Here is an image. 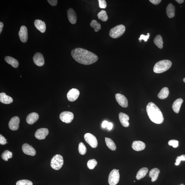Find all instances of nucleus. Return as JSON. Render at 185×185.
Masks as SVG:
<instances>
[{"mask_svg":"<svg viewBox=\"0 0 185 185\" xmlns=\"http://www.w3.org/2000/svg\"><path fill=\"white\" fill-rule=\"evenodd\" d=\"M71 54L76 62L85 65L94 64L98 60V57L96 54L81 48L73 49Z\"/></svg>","mask_w":185,"mask_h":185,"instance_id":"obj_1","label":"nucleus"},{"mask_svg":"<svg viewBox=\"0 0 185 185\" xmlns=\"http://www.w3.org/2000/svg\"><path fill=\"white\" fill-rule=\"evenodd\" d=\"M146 112L150 119L154 123L160 124L163 123V114L159 108L153 103L150 102L148 104Z\"/></svg>","mask_w":185,"mask_h":185,"instance_id":"obj_2","label":"nucleus"},{"mask_svg":"<svg viewBox=\"0 0 185 185\" xmlns=\"http://www.w3.org/2000/svg\"><path fill=\"white\" fill-rule=\"evenodd\" d=\"M172 64L168 60H164L156 63L154 66L153 71L156 73H160L167 71L170 68Z\"/></svg>","mask_w":185,"mask_h":185,"instance_id":"obj_3","label":"nucleus"},{"mask_svg":"<svg viewBox=\"0 0 185 185\" xmlns=\"http://www.w3.org/2000/svg\"><path fill=\"white\" fill-rule=\"evenodd\" d=\"M125 30V26L120 24L112 28L109 32V36L113 39H117L123 35Z\"/></svg>","mask_w":185,"mask_h":185,"instance_id":"obj_4","label":"nucleus"},{"mask_svg":"<svg viewBox=\"0 0 185 185\" xmlns=\"http://www.w3.org/2000/svg\"><path fill=\"white\" fill-rule=\"evenodd\" d=\"M64 164V159L62 156L59 154L55 155L51 159V166L55 170H59Z\"/></svg>","mask_w":185,"mask_h":185,"instance_id":"obj_5","label":"nucleus"},{"mask_svg":"<svg viewBox=\"0 0 185 185\" xmlns=\"http://www.w3.org/2000/svg\"><path fill=\"white\" fill-rule=\"evenodd\" d=\"M119 170L114 169L110 173L108 177V182L110 185H116L118 184L120 179Z\"/></svg>","mask_w":185,"mask_h":185,"instance_id":"obj_6","label":"nucleus"},{"mask_svg":"<svg viewBox=\"0 0 185 185\" xmlns=\"http://www.w3.org/2000/svg\"><path fill=\"white\" fill-rule=\"evenodd\" d=\"M85 140L88 144L93 148H96L98 146L97 139L94 135L90 133H87L85 135Z\"/></svg>","mask_w":185,"mask_h":185,"instance_id":"obj_7","label":"nucleus"},{"mask_svg":"<svg viewBox=\"0 0 185 185\" xmlns=\"http://www.w3.org/2000/svg\"><path fill=\"white\" fill-rule=\"evenodd\" d=\"M60 119L64 123H71L74 118L73 113L70 112H64L60 114Z\"/></svg>","mask_w":185,"mask_h":185,"instance_id":"obj_8","label":"nucleus"},{"mask_svg":"<svg viewBox=\"0 0 185 185\" xmlns=\"http://www.w3.org/2000/svg\"><path fill=\"white\" fill-rule=\"evenodd\" d=\"M115 98L118 103L122 107L126 108L128 106V100L124 95L117 93L115 95Z\"/></svg>","mask_w":185,"mask_h":185,"instance_id":"obj_9","label":"nucleus"},{"mask_svg":"<svg viewBox=\"0 0 185 185\" xmlns=\"http://www.w3.org/2000/svg\"><path fill=\"white\" fill-rule=\"evenodd\" d=\"M80 94V91L78 89H72L68 91L67 98L70 102H74L77 100Z\"/></svg>","mask_w":185,"mask_h":185,"instance_id":"obj_10","label":"nucleus"},{"mask_svg":"<svg viewBox=\"0 0 185 185\" xmlns=\"http://www.w3.org/2000/svg\"><path fill=\"white\" fill-rule=\"evenodd\" d=\"M49 130L47 128H42L38 129L36 131L35 136V138L38 140H44L46 138V136L49 134Z\"/></svg>","mask_w":185,"mask_h":185,"instance_id":"obj_11","label":"nucleus"},{"mask_svg":"<svg viewBox=\"0 0 185 185\" xmlns=\"http://www.w3.org/2000/svg\"><path fill=\"white\" fill-rule=\"evenodd\" d=\"M19 36L22 43H26L28 39V32L27 28L25 26H21L19 32Z\"/></svg>","mask_w":185,"mask_h":185,"instance_id":"obj_12","label":"nucleus"},{"mask_svg":"<svg viewBox=\"0 0 185 185\" xmlns=\"http://www.w3.org/2000/svg\"><path fill=\"white\" fill-rule=\"evenodd\" d=\"M33 59L34 64L37 66H42L45 64L44 58L41 53H36L34 55Z\"/></svg>","mask_w":185,"mask_h":185,"instance_id":"obj_13","label":"nucleus"},{"mask_svg":"<svg viewBox=\"0 0 185 185\" xmlns=\"http://www.w3.org/2000/svg\"><path fill=\"white\" fill-rule=\"evenodd\" d=\"M19 118L17 116H15L11 118L9 122V128L13 131L17 130L19 128Z\"/></svg>","mask_w":185,"mask_h":185,"instance_id":"obj_14","label":"nucleus"},{"mask_svg":"<svg viewBox=\"0 0 185 185\" xmlns=\"http://www.w3.org/2000/svg\"><path fill=\"white\" fill-rule=\"evenodd\" d=\"M22 150L23 152L26 155L34 156L36 154L35 149L32 146L27 143L23 145Z\"/></svg>","mask_w":185,"mask_h":185,"instance_id":"obj_15","label":"nucleus"},{"mask_svg":"<svg viewBox=\"0 0 185 185\" xmlns=\"http://www.w3.org/2000/svg\"><path fill=\"white\" fill-rule=\"evenodd\" d=\"M67 16L69 20L72 24H75L77 22V16L75 11L73 9L69 8L67 10Z\"/></svg>","mask_w":185,"mask_h":185,"instance_id":"obj_16","label":"nucleus"},{"mask_svg":"<svg viewBox=\"0 0 185 185\" xmlns=\"http://www.w3.org/2000/svg\"><path fill=\"white\" fill-rule=\"evenodd\" d=\"M119 117L120 121L121 122V125L123 127H128L129 125V116L127 114L121 112L119 114Z\"/></svg>","mask_w":185,"mask_h":185,"instance_id":"obj_17","label":"nucleus"},{"mask_svg":"<svg viewBox=\"0 0 185 185\" xmlns=\"http://www.w3.org/2000/svg\"><path fill=\"white\" fill-rule=\"evenodd\" d=\"M132 148L133 150L136 151H141L146 148V144L141 141H134L132 143Z\"/></svg>","mask_w":185,"mask_h":185,"instance_id":"obj_18","label":"nucleus"},{"mask_svg":"<svg viewBox=\"0 0 185 185\" xmlns=\"http://www.w3.org/2000/svg\"><path fill=\"white\" fill-rule=\"evenodd\" d=\"M39 118V115L36 112H32L28 114L26 118V121L29 125L33 124L37 121Z\"/></svg>","mask_w":185,"mask_h":185,"instance_id":"obj_19","label":"nucleus"},{"mask_svg":"<svg viewBox=\"0 0 185 185\" xmlns=\"http://www.w3.org/2000/svg\"><path fill=\"white\" fill-rule=\"evenodd\" d=\"M34 24L38 30L42 33H44L46 30V25L44 22L40 20H36Z\"/></svg>","mask_w":185,"mask_h":185,"instance_id":"obj_20","label":"nucleus"},{"mask_svg":"<svg viewBox=\"0 0 185 185\" xmlns=\"http://www.w3.org/2000/svg\"><path fill=\"white\" fill-rule=\"evenodd\" d=\"M13 101L12 98L7 95L5 93H1L0 94V102L2 103L10 104L12 103Z\"/></svg>","mask_w":185,"mask_h":185,"instance_id":"obj_21","label":"nucleus"},{"mask_svg":"<svg viewBox=\"0 0 185 185\" xmlns=\"http://www.w3.org/2000/svg\"><path fill=\"white\" fill-rule=\"evenodd\" d=\"M183 100L182 98H179L175 100L172 105V108L175 113H179L180 111L181 106L183 102Z\"/></svg>","mask_w":185,"mask_h":185,"instance_id":"obj_22","label":"nucleus"},{"mask_svg":"<svg viewBox=\"0 0 185 185\" xmlns=\"http://www.w3.org/2000/svg\"><path fill=\"white\" fill-rule=\"evenodd\" d=\"M160 170L157 168L152 169L149 173V176L152 178V182H155L158 178Z\"/></svg>","mask_w":185,"mask_h":185,"instance_id":"obj_23","label":"nucleus"},{"mask_svg":"<svg viewBox=\"0 0 185 185\" xmlns=\"http://www.w3.org/2000/svg\"><path fill=\"white\" fill-rule=\"evenodd\" d=\"M5 60L8 64L11 65L13 67L17 68L19 66V63L18 60L12 57L6 56L5 57Z\"/></svg>","mask_w":185,"mask_h":185,"instance_id":"obj_24","label":"nucleus"},{"mask_svg":"<svg viewBox=\"0 0 185 185\" xmlns=\"http://www.w3.org/2000/svg\"><path fill=\"white\" fill-rule=\"evenodd\" d=\"M175 8L172 3H169L166 8V14L170 18H173L175 16Z\"/></svg>","mask_w":185,"mask_h":185,"instance_id":"obj_25","label":"nucleus"},{"mask_svg":"<svg viewBox=\"0 0 185 185\" xmlns=\"http://www.w3.org/2000/svg\"><path fill=\"white\" fill-rule=\"evenodd\" d=\"M148 171V169L146 167L142 168L139 170L136 175V178L137 180H139L144 178L147 174Z\"/></svg>","mask_w":185,"mask_h":185,"instance_id":"obj_26","label":"nucleus"},{"mask_svg":"<svg viewBox=\"0 0 185 185\" xmlns=\"http://www.w3.org/2000/svg\"><path fill=\"white\" fill-rule=\"evenodd\" d=\"M169 91L168 88L165 87L162 89L158 94V98L162 100L167 98L168 96Z\"/></svg>","mask_w":185,"mask_h":185,"instance_id":"obj_27","label":"nucleus"},{"mask_svg":"<svg viewBox=\"0 0 185 185\" xmlns=\"http://www.w3.org/2000/svg\"><path fill=\"white\" fill-rule=\"evenodd\" d=\"M154 44L160 49H163V42L161 36L158 35L156 36L154 40Z\"/></svg>","mask_w":185,"mask_h":185,"instance_id":"obj_28","label":"nucleus"},{"mask_svg":"<svg viewBox=\"0 0 185 185\" xmlns=\"http://www.w3.org/2000/svg\"><path fill=\"white\" fill-rule=\"evenodd\" d=\"M105 139L106 144L108 148L112 150H115L116 149V146L113 141L109 138H105Z\"/></svg>","mask_w":185,"mask_h":185,"instance_id":"obj_29","label":"nucleus"},{"mask_svg":"<svg viewBox=\"0 0 185 185\" xmlns=\"http://www.w3.org/2000/svg\"><path fill=\"white\" fill-rule=\"evenodd\" d=\"M98 17L99 19L103 22H106L108 19V16L106 11L101 10L98 14Z\"/></svg>","mask_w":185,"mask_h":185,"instance_id":"obj_30","label":"nucleus"},{"mask_svg":"<svg viewBox=\"0 0 185 185\" xmlns=\"http://www.w3.org/2000/svg\"><path fill=\"white\" fill-rule=\"evenodd\" d=\"M2 158L5 161H8L9 159L12 157V153L9 150H6L1 155Z\"/></svg>","mask_w":185,"mask_h":185,"instance_id":"obj_31","label":"nucleus"},{"mask_svg":"<svg viewBox=\"0 0 185 185\" xmlns=\"http://www.w3.org/2000/svg\"><path fill=\"white\" fill-rule=\"evenodd\" d=\"M90 25L91 27L94 28V31L95 32H98L101 29L100 24L96 20H93L91 21Z\"/></svg>","mask_w":185,"mask_h":185,"instance_id":"obj_32","label":"nucleus"},{"mask_svg":"<svg viewBox=\"0 0 185 185\" xmlns=\"http://www.w3.org/2000/svg\"><path fill=\"white\" fill-rule=\"evenodd\" d=\"M78 150H79V153L82 155H85L87 151V148L85 145L82 142L80 143Z\"/></svg>","mask_w":185,"mask_h":185,"instance_id":"obj_33","label":"nucleus"},{"mask_svg":"<svg viewBox=\"0 0 185 185\" xmlns=\"http://www.w3.org/2000/svg\"><path fill=\"white\" fill-rule=\"evenodd\" d=\"M98 164V162L95 159L89 160L87 163V166L89 169H93Z\"/></svg>","mask_w":185,"mask_h":185,"instance_id":"obj_34","label":"nucleus"},{"mask_svg":"<svg viewBox=\"0 0 185 185\" xmlns=\"http://www.w3.org/2000/svg\"><path fill=\"white\" fill-rule=\"evenodd\" d=\"M16 185H33V183L31 181L27 180H22L18 181Z\"/></svg>","mask_w":185,"mask_h":185,"instance_id":"obj_35","label":"nucleus"},{"mask_svg":"<svg viewBox=\"0 0 185 185\" xmlns=\"http://www.w3.org/2000/svg\"><path fill=\"white\" fill-rule=\"evenodd\" d=\"M181 161H185V155H182L180 156H178L176 160H175V165L178 166L180 164Z\"/></svg>","mask_w":185,"mask_h":185,"instance_id":"obj_36","label":"nucleus"},{"mask_svg":"<svg viewBox=\"0 0 185 185\" xmlns=\"http://www.w3.org/2000/svg\"><path fill=\"white\" fill-rule=\"evenodd\" d=\"M169 146H172L173 148H177L179 146V142L178 141L175 140H170L168 142Z\"/></svg>","mask_w":185,"mask_h":185,"instance_id":"obj_37","label":"nucleus"},{"mask_svg":"<svg viewBox=\"0 0 185 185\" xmlns=\"http://www.w3.org/2000/svg\"><path fill=\"white\" fill-rule=\"evenodd\" d=\"M99 6L101 8L105 9L107 7L106 2L105 0H98Z\"/></svg>","mask_w":185,"mask_h":185,"instance_id":"obj_38","label":"nucleus"},{"mask_svg":"<svg viewBox=\"0 0 185 185\" xmlns=\"http://www.w3.org/2000/svg\"><path fill=\"white\" fill-rule=\"evenodd\" d=\"M150 35V34L149 33L147 34V35H145L143 34H142V35H140V38H139V39L140 42L142 40H144L145 42L147 41L148 39L149 38Z\"/></svg>","mask_w":185,"mask_h":185,"instance_id":"obj_39","label":"nucleus"},{"mask_svg":"<svg viewBox=\"0 0 185 185\" xmlns=\"http://www.w3.org/2000/svg\"><path fill=\"white\" fill-rule=\"evenodd\" d=\"M7 140L1 134L0 135V144L4 145L7 144Z\"/></svg>","mask_w":185,"mask_h":185,"instance_id":"obj_40","label":"nucleus"},{"mask_svg":"<svg viewBox=\"0 0 185 185\" xmlns=\"http://www.w3.org/2000/svg\"><path fill=\"white\" fill-rule=\"evenodd\" d=\"M48 1L50 4L52 6H55L57 5V0H48Z\"/></svg>","mask_w":185,"mask_h":185,"instance_id":"obj_41","label":"nucleus"},{"mask_svg":"<svg viewBox=\"0 0 185 185\" xmlns=\"http://www.w3.org/2000/svg\"><path fill=\"white\" fill-rule=\"evenodd\" d=\"M150 1L153 4L157 5L161 2V0H150Z\"/></svg>","mask_w":185,"mask_h":185,"instance_id":"obj_42","label":"nucleus"},{"mask_svg":"<svg viewBox=\"0 0 185 185\" xmlns=\"http://www.w3.org/2000/svg\"><path fill=\"white\" fill-rule=\"evenodd\" d=\"M108 123V122L107 121H104L103 122L102 124V127L103 128H105V127H107Z\"/></svg>","mask_w":185,"mask_h":185,"instance_id":"obj_43","label":"nucleus"},{"mask_svg":"<svg viewBox=\"0 0 185 185\" xmlns=\"http://www.w3.org/2000/svg\"><path fill=\"white\" fill-rule=\"evenodd\" d=\"M112 127H113V125L111 123H109L107 125V129L109 130H111L112 129Z\"/></svg>","mask_w":185,"mask_h":185,"instance_id":"obj_44","label":"nucleus"},{"mask_svg":"<svg viewBox=\"0 0 185 185\" xmlns=\"http://www.w3.org/2000/svg\"><path fill=\"white\" fill-rule=\"evenodd\" d=\"M3 24L2 22H0V33H1L2 31L3 28Z\"/></svg>","mask_w":185,"mask_h":185,"instance_id":"obj_45","label":"nucleus"},{"mask_svg":"<svg viewBox=\"0 0 185 185\" xmlns=\"http://www.w3.org/2000/svg\"><path fill=\"white\" fill-rule=\"evenodd\" d=\"M175 1L179 4H182L184 2V0H176Z\"/></svg>","mask_w":185,"mask_h":185,"instance_id":"obj_46","label":"nucleus"},{"mask_svg":"<svg viewBox=\"0 0 185 185\" xmlns=\"http://www.w3.org/2000/svg\"><path fill=\"white\" fill-rule=\"evenodd\" d=\"M183 81H184V82L185 83V78H184V79H183Z\"/></svg>","mask_w":185,"mask_h":185,"instance_id":"obj_47","label":"nucleus"},{"mask_svg":"<svg viewBox=\"0 0 185 185\" xmlns=\"http://www.w3.org/2000/svg\"><path fill=\"white\" fill-rule=\"evenodd\" d=\"M184 185V184H181V185Z\"/></svg>","mask_w":185,"mask_h":185,"instance_id":"obj_48","label":"nucleus"}]
</instances>
